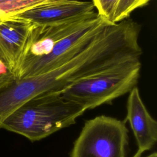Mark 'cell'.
I'll list each match as a JSON object with an SVG mask.
<instances>
[{
    "label": "cell",
    "instance_id": "6da1fadb",
    "mask_svg": "<svg viewBox=\"0 0 157 157\" xmlns=\"http://www.w3.org/2000/svg\"><path fill=\"white\" fill-rule=\"evenodd\" d=\"M85 109L64 98L59 92H47L29 100L3 121L1 128L38 141L74 124Z\"/></svg>",
    "mask_w": 157,
    "mask_h": 157
},
{
    "label": "cell",
    "instance_id": "7a4b0ae2",
    "mask_svg": "<svg viewBox=\"0 0 157 157\" xmlns=\"http://www.w3.org/2000/svg\"><path fill=\"white\" fill-rule=\"evenodd\" d=\"M140 69V59L129 61L81 78L60 93L85 110L94 109L129 93L137 84Z\"/></svg>",
    "mask_w": 157,
    "mask_h": 157
},
{
    "label": "cell",
    "instance_id": "3957f363",
    "mask_svg": "<svg viewBox=\"0 0 157 157\" xmlns=\"http://www.w3.org/2000/svg\"><path fill=\"white\" fill-rule=\"evenodd\" d=\"M126 123L106 115L86 121L70 157H126L129 131Z\"/></svg>",
    "mask_w": 157,
    "mask_h": 157
},
{
    "label": "cell",
    "instance_id": "277c9868",
    "mask_svg": "<svg viewBox=\"0 0 157 157\" xmlns=\"http://www.w3.org/2000/svg\"><path fill=\"white\" fill-rule=\"evenodd\" d=\"M33 24L17 15L0 19V55L17 77L24 60Z\"/></svg>",
    "mask_w": 157,
    "mask_h": 157
},
{
    "label": "cell",
    "instance_id": "5b68a950",
    "mask_svg": "<svg viewBox=\"0 0 157 157\" xmlns=\"http://www.w3.org/2000/svg\"><path fill=\"white\" fill-rule=\"evenodd\" d=\"M94 12V7L90 1L64 0L39 6L15 15L29 20L35 26H51L80 20Z\"/></svg>",
    "mask_w": 157,
    "mask_h": 157
},
{
    "label": "cell",
    "instance_id": "8992f818",
    "mask_svg": "<svg viewBox=\"0 0 157 157\" xmlns=\"http://www.w3.org/2000/svg\"><path fill=\"white\" fill-rule=\"evenodd\" d=\"M126 121L134 135L138 150L144 153L153 148L157 141V122L144 105L137 86L129 93Z\"/></svg>",
    "mask_w": 157,
    "mask_h": 157
},
{
    "label": "cell",
    "instance_id": "52a82bcc",
    "mask_svg": "<svg viewBox=\"0 0 157 157\" xmlns=\"http://www.w3.org/2000/svg\"><path fill=\"white\" fill-rule=\"evenodd\" d=\"M61 1L64 0H0V10L7 17L39 6Z\"/></svg>",
    "mask_w": 157,
    "mask_h": 157
},
{
    "label": "cell",
    "instance_id": "ba28073f",
    "mask_svg": "<svg viewBox=\"0 0 157 157\" xmlns=\"http://www.w3.org/2000/svg\"><path fill=\"white\" fill-rule=\"evenodd\" d=\"M150 1L151 0H120L114 15V23L128 18L131 13L134 10L147 5Z\"/></svg>",
    "mask_w": 157,
    "mask_h": 157
},
{
    "label": "cell",
    "instance_id": "9c48e42d",
    "mask_svg": "<svg viewBox=\"0 0 157 157\" xmlns=\"http://www.w3.org/2000/svg\"><path fill=\"white\" fill-rule=\"evenodd\" d=\"M120 0H91L94 9L102 18L111 24H114L115 12Z\"/></svg>",
    "mask_w": 157,
    "mask_h": 157
},
{
    "label": "cell",
    "instance_id": "30bf717a",
    "mask_svg": "<svg viewBox=\"0 0 157 157\" xmlns=\"http://www.w3.org/2000/svg\"><path fill=\"white\" fill-rule=\"evenodd\" d=\"M16 80L7 64L0 55V90Z\"/></svg>",
    "mask_w": 157,
    "mask_h": 157
},
{
    "label": "cell",
    "instance_id": "8fae6325",
    "mask_svg": "<svg viewBox=\"0 0 157 157\" xmlns=\"http://www.w3.org/2000/svg\"><path fill=\"white\" fill-rule=\"evenodd\" d=\"M142 153H143L142 152H141L140 151L137 150V151L136 152V153L132 157H142ZM145 157H148V156H147Z\"/></svg>",
    "mask_w": 157,
    "mask_h": 157
},
{
    "label": "cell",
    "instance_id": "7c38bea8",
    "mask_svg": "<svg viewBox=\"0 0 157 157\" xmlns=\"http://www.w3.org/2000/svg\"><path fill=\"white\" fill-rule=\"evenodd\" d=\"M148 157H157V154L156 152H153L149 155H148Z\"/></svg>",
    "mask_w": 157,
    "mask_h": 157
},
{
    "label": "cell",
    "instance_id": "4fadbf2b",
    "mask_svg": "<svg viewBox=\"0 0 157 157\" xmlns=\"http://www.w3.org/2000/svg\"><path fill=\"white\" fill-rule=\"evenodd\" d=\"M5 17H6V15H5V14H4L2 12H1V11L0 10V19H2V18H5Z\"/></svg>",
    "mask_w": 157,
    "mask_h": 157
}]
</instances>
